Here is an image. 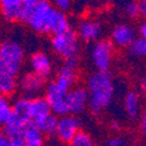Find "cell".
<instances>
[{"label":"cell","instance_id":"484cf974","mask_svg":"<svg viewBox=\"0 0 146 146\" xmlns=\"http://www.w3.org/2000/svg\"><path fill=\"white\" fill-rule=\"evenodd\" d=\"M120 5L123 12L129 18H137L138 15H140L138 1H124L120 3Z\"/></svg>","mask_w":146,"mask_h":146},{"label":"cell","instance_id":"5b68a950","mask_svg":"<svg viewBox=\"0 0 146 146\" xmlns=\"http://www.w3.org/2000/svg\"><path fill=\"white\" fill-rule=\"evenodd\" d=\"M44 96L43 98L46 100L48 106L50 109V112L56 117H63L69 113V108L67 104V94L61 91L56 84L53 82H49L46 84V88L43 91Z\"/></svg>","mask_w":146,"mask_h":146},{"label":"cell","instance_id":"836d02e7","mask_svg":"<svg viewBox=\"0 0 146 146\" xmlns=\"http://www.w3.org/2000/svg\"><path fill=\"white\" fill-rule=\"evenodd\" d=\"M110 129H111L112 131H118V130H120V123H119L117 119L111 120V123H110Z\"/></svg>","mask_w":146,"mask_h":146},{"label":"cell","instance_id":"7a4b0ae2","mask_svg":"<svg viewBox=\"0 0 146 146\" xmlns=\"http://www.w3.org/2000/svg\"><path fill=\"white\" fill-rule=\"evenodd\" d=\"M25 63V49L22 44L13 39L0 43V71L18 76Z\"/></svg>","mask_w":146,"mask_h":146},{"label":"cell","instance_id":"52a82bcc","mask_svg":"<svg viewBox=\"0 0 146 146\" xmlns=\"http://www.w3.org/2000/svg\"><path fill=\"white\" fill-rule=\"evenodd\" d=\"M44 88L46 81L33 74L32 71L25 72L18 81V89L21 94V97H25L27 100L40 97V95L44 91Z\"/></svg>","mask_w":146,"mask_h":146},{"label":"cell","instance_id":"d6986e66","mask_svg":"<svg viewBox=\"0 0 146 146\" xmlns=\"http://www.w3.org/2000/svg\"><path fill=\"white\" fill-rule=\"evenodd\" d=\"M12 111H13V117L25 120H29V100L25 97H19L13 103H12Z\"/></svg>","mask_w":146,"mask_h":146},{"label":"cell","instance_id":"f1b7e54d","mask_svg":"<svg viewBox=\"0 0 146 146\" xmlns=\"http://www.w3.org/2000/svg\"><path fill=\"white\" fill-rule=\"evenodd\" d=\"M139 127H140L141 133L146 137V108L141 113V117H140V120H139Z\"/></svg>","mask_w":146,"mask_h":146},{"label":"cell","instance_id":"4316f807","mask_svg":"<svg viewBox=\"0 0 146 146\" xmlns=\"http://www.w3.org/2000/svg\"><path fill=\"white\" fill-rule=\"evenodd\" d=\"M52 4L56 11L61 12V13H64V14H67L72 8V3L69 1V0H55Z\"/></svg>","mask_w":146,"mask_h":146},{"label":"cell","instance_id":"9a60e30c","mask_svg":"<svg viewBox=\"0 0 146 146\" xmlns=\"http://www.w3.org/2000/svg\"><path fill=\"white\" fill-rule=\"evenodd\" d=\"M29 123L31 121H25V120H21V119L13 117L1 130L8 140L19 139V138H22L23 131H25V129L27 127Z\"/></svg>","mask_w":146,"mask_h":146},{"label":"cell","instance_id":"ffe728a7","mask_svg":"<svg viewBox=\"0 0 146 146\" xmlns=\"http://www.w3.org/2000/svg\"><path fill=\"white\" fill-rule=\"evenodd\" d=\"M12 118H13L12 104L6 97H1L0 98V127H4Z\"/></svg>","mask_w":146,"mask_h":146},{"label":"cell","instance_id":"f35d334b","mask_svg":"<svg viewBox=\"0 0 146 146\" xmlns=\"http://www.w3.org/2000/svg\"><path fill=\"white\" fill-rule=\"evenodd\" d=\"M1 97H4V96H1V95H0V98H1Z\"/></svg>","mask_w":146,"mask_h":146},{"label":"cell","instance_id":"44dd1931","mask_svg":"<svg viewBox=\"0 0 146 146\" xmlns=\"http://www.w3.org/2000/svg\"><path fill=\"white\" fill-rule=\"evenodd\" d=\"M127 49L130 55L133 57H146V41L140 36L136 38Z\"/></svg>","mask_w":146,"mask_h":146},{"label":"cell","instance_id":"8d00e7d4","mask_svg":"<svg viewBox=\"0 0 146 146\" xmlns=\"http://www.w3.org/2000/svg\"><path fill=\"white\" fill-rule=\"evenodd\" d=\"M0 146H9V145H8V139H7V140H6L4 144H1V145H0Z\"/></svg>","mask_w":146,"mask_h":146},{"label":"cell","instance_id":"7402d4cb","mask_svg":"<svg viewBox=\"0 0 146 146\" xmlns=\"http://www.w3.org/2000/svg\"><path fill=\"white\" fill-rule=\"evenodd\" d=\"M70 146H95L94 140L91 138V136L88 132L80 130L75 137L71 139V141L69 143Z\"/></svg>","mask_w":146,"mask_h":146},{"label":"cell","instance_id":"d4e9b609","mask_svg":"<svg viewBox=\"0 0 146 146\" xmlns=\"http://www.w3.org/2000/svg\"><path fill=\"white\" fill-rule=\"evenodd\" d=\"M38 0H22V5H21V15H20V21L22 22H27L29 19L32 12L36 5Z\"/></svg>","mask_w":146,"mask_h":146},{"label":"cell","instance_id":"8fae6325","mask_svg":"<svg viewBox=\"0 0 146 146\" xmlns=\"http://www.w3.org/2000/svg\"><path fill=\"white\" fill-rule=\"evenodd\" d=\"M50 115V109L43 97L29 100V120L34 126L39 127Z\"/></svg>","mask_w":146,"mask_h":146},{"label":"cell","instance_id":"74e56055","mask_svg":"<svg viewBox=\"0 0 146 146\" xmlns=\"http://www.w3.org/2000/svg\"><path fill=\"white\" fill-rule=\"evenodd\" d=\"M144 100H145V102H146V91L144 92Z\"/></svg>","mask_w":146,"mask_h":146},{"label":"cell","instance_id":"7c38bea8","mask_svg":"<svg viewBox=\"0 0 146 146\" xmlns=\"http://www.w3.org/2000/svg\"><path fill=\"white\" fill-rule=\"evenodd\" d=\"M76 33L78 38L83 40L84 42H96V41H98L101 36L102 26L96 20L83 19L78 22Z\"/></svg>","mask_w":146,"mask_h":146},{"label":"cell","instance_id":"3957f363","mask_svg":"<svg viewBox=\"0 0 146 146\" xmlns=\"http://www.w3.org/2000/svg\"><path fill=\"white\" fill-rule=\"evenodd\" d=\"M57 11L53 4L47 0H38L32 12L27 25L31 29L39 34H53L54 23L56 20Z\"/></svg>","mask_w":146,"mask_h":146},{"label":"cell","instance_id":"ba28073f","mask_svg":"<svg viewBox=\"0 0 146 146\" xmlns=\"http://www.w3.org/2000/svg\"><path fill=\"white\" fill-rule=\"evenodd\" d=\"M67 104L69 113L72 116L82 115L89 105V92L86 87L76 86L67 94Z\"/></svg>","mask_w":146,"mask_h":146},{"label":"cell","instance_id":"603a6c76","mask_svg":"<svg viewBox=\"0 0 146 146\" xmlns=\"http://www.w3.org/2000/svg\"><path fill=\"white\" fill-rule=\"evenodd\" d=\"M57 121H58V117H56V116H54L52 113L38 129L43 133V135L53 136V135H55V130H56V126H57Z\"/></svg>","mask_w":146,"mask_h":146},{"label":"cell","instance_id":"4fadbf2b","mask_svg":"<svg viewBox=\"0 0 146 146\" xmlns=\"http://www.w3.org/2000/svg\"><path fill=\"white\" fill-rule=\"evenodd\" d=\"M136 38H137L136 31L130 25H127V23H119L112 29L110 41L112 42L113 46H117L119 48H129Z\"/></svg>","mask_w":146,"mask_h":146},{"label":"cell","instance_id":"2e32d148","mask_svg":"<svg viewBox=\"0 0 146 146\" xmlns=\"http://www.w3.org/2000/svg\"><path fill=\"white\" fill-rule=\"evenodd\" d=\"M125 112L130 120H136L140 113V97L136 91H129L124 97Z\"/></svg>","mask_w":146,"mask_h":146},{"label":"cell","instance_id":"d6a6232c","mask_svg":"<svg viewBox=\"0 0 146 146\" xmlns=\"http://www.w3.org/2000/svg\"><path fill=\"white\" fill-rule=\"evenodd\" d=\"M8 145L9 146H25L22 141V138H19V139H11L8 140Z\"/></svg>","mask_w":146,"mask_h":146},{"label":"cell","instance_id":"9c48e42d","mask_svg":"<svg viewBox=\"0 0 146 146\" xmlns=\"http://www.w3.org/2000/svg\"><path fill=\"white\" fill-rule=\"evenodd\" d=\"M81 129V120L77 116L67 115L60 117L55 130V136L62 143L69 144Z\"/></svg>","mask_w":146,"mask_h":146},{"label":"cell","instance_id":"83f0119b","mask_svg":"<svg viewBox=\"0 0 146 146\" xmlns=\"http://www.w3.org/2000/svg\"><path fill=\"white\" fill-rule=\"evenodd\" d=\"M105 146H126V141L123 137H111L105 141Z\"/></svg>","mask_w":146,"mask_h":146},{"label":"cell","instance_id":"5bb4252c","mask_svg":"<svg viewBox=\"0 0 146 146\" xmlns=\"http://www.w3.org/2000/svg\"><path fill=\"white\" fill-rule=\"evenodd\" d=\"M22 0H0V12L9 22L20 21Z\"/></svg>","mask_w":146,"mask_h":146},{"label":"cell","instance_id":"ac0fdd59","mask_svg":"<svg viewBox=\"0 0 146 146\" xmlns=\"http://www.w3.org/2000/svg\"><path fill=\"white\" fill-rule=\"evenodd\" d=\"M18 90V78L9 74L0 71V95L4 97H9L14 95Z\"/></svg>","mask_w":146,"mask_h":146},{"label":"cell","instance_id":"e0dca14e","mask_svg":"<svg viewBox=\"0 0 146 146\" xmlns=\"http://www.w3.org/2000/svg\"><path fill=\"white\" fill-rule=\"evenodd\" d=\"M22 141L25 146H43L44 144V135L32 123L27 125L23 131Z\"/></svg>","mask_w":146,"mask_h":146},{"label":"cell","instance_id":"4dcf8cb0","mask_svg":"<svg viewBox=\"0 0 146 146\" xmlns=\"http://www.w3.org/2000/svg\"><path fill=\"white\" fill-rule=\"evenodd\" d=\"M138 4H139L140 15H143V18L146 19V0H141V1H138Z\"/></svg>","mask_w":146,"mask_h":146},{"label":"cell","instance_id":"277c9868","mask_svg":"<svg viewBox=\"0 0 146 146\" xmlns=\"http://www.w3.org/2000/svg\"><path fill=\"white\" fill-rule=\"evenodd\" d=\"M50 46L53 50L64 61L77 56L80 52V43L76 31L71 27L67 32L53 35L50 39Z\"/></svg>","mask_w":146,"mask_h":146},{"label":"cell","instance_id":"30bf717a","mask_svg":"<svg viewBox=\"0 0 146 146\" xmlns=\"http://www.w3.org/2000/svg\"><path fill=\"white\" fill-rule=\"evenodd\" d=\"M29 67L33 74L38 75L44 81L53 74V62L50 57L43 52H35L31 55Z\"/></svg>","mask_w":146,"mask_h":146},{"label":"cell","instance_id":"cb8c5ba5","mask_svg":"<svg viewBox=\"0 0 146 146\" xmlns=\"http://www.w3.org/2000/svg\"><path fill=\"white\" fill-rule=\"evenodd\" d=\"M77 69H74L71 68L67 64H63L62 67H61L57 71V77L60 78H63L68 82H70L71 84H75V81H76V77H77V72H76Z\"/></svg>","mask_w":146,"mask_h":146},{"label":"cell","instance_id":"8992f818","mask_svg":"<svg viewBox=\"0 0 146 146\" xmlns=\"http://www.w3.org/2000/svg\"><path fill=\"white\" fill-rule=\"evenodd\" d=\"M91 61L97 71H109L112 63L113 44L110 40H98L91 48Z\"/></svg>","mask_w":146,"mask_h":146},{"label":"cell","instance_id":"f546056e","mask_svg":"<svg viewBox=\"0 0 146 146\" xmlns=\"http://www.w3.org/2000/svg\"><path fill=\"white\" fill-rule=\"evenodd\" d=\"M64 64H67V66H69L71 68H74V69H77V67L80 64V56L77 55V56H74V57H70V58L66 60Z\"/></svg>","mask_w":146,"mask_h":146},{"label":"cell","instance_id":"e575fe53","mask_svg":"<svg viewBox=\"0 0 146 146\" xmlns=\"http://www.w3.org/2000/svg\"><path fill=\"white\" fill-rule=\"evenodd\" d=\"M139 88L141 89V91H146V76H144L141 80H140V82H139Z\"/></svg>","mask_w":146,"mask_h":146},{"label":"cell","instance_id":"d590c367","mask_svg":"<svg viewBox=\"0 0 146 146\" xmlns=\"http://www.w3.org/2000/svg\"><path fill=\"white\" fill-rule=\"evenodd\" d=\"M7 140V138H6V136L4 135V132H3V130L0 129V145L1 144H4L5 141Z\"/></svg>","mask_w":146,"mask_h":146},{"label":"cell","instance_id":"1f68e13d","mask_svg":"<svg viewBox=\"0 0 146 146\" xmlns=\"http://www.w3.org/2000/svg\"><path fill=\"white\" fill-rule=\"evenodd\" d=\"M139 35H140L141 39H144L146 41V21L140 23V26H139Z\"/></svg>","mask_w":146,"mask_h":146},{"label":"cell","instance_id":"6da1fadb","mask_svg":"<svg viewBox=\"0 0 146 146\" xmlns=\"http://www.w3.org/2000/svg\"><path fill=\"white\" fill-rule=\"evenodd\" d=\"M89 92L88 109L92 115H100L103 109L108 108L115 97L113 77L109 71H95L87 81Z\"/></svg>","mask_w":146,"mask_h":146}]
</instances>
